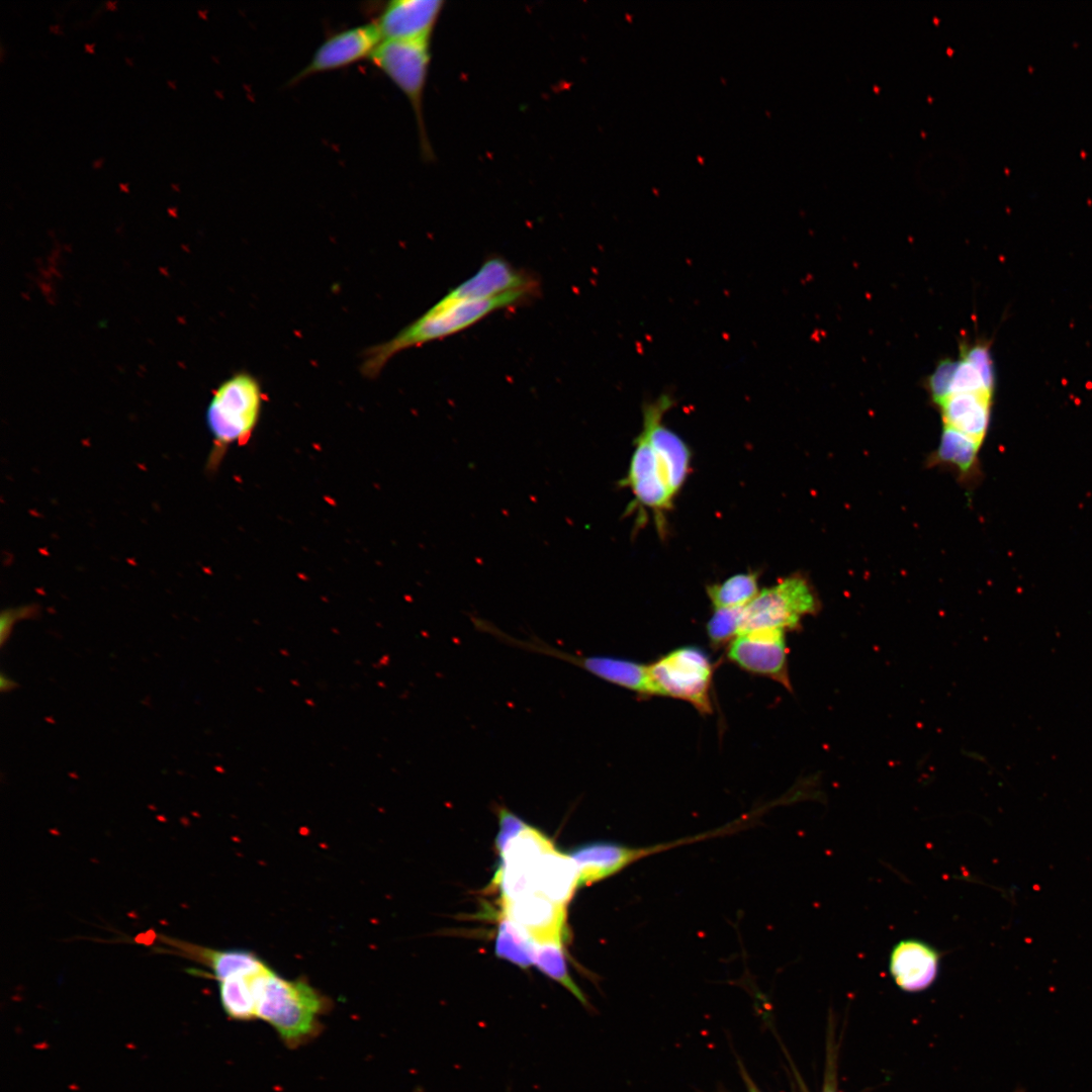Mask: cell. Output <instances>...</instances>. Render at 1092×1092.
I'll return each mask as SVG.
<instances>
[{"mask_svg": "<svg viewBox=\"0 0 1092 1092\" xmlns=\"http://www.w3.org/2000/svg\"><path fill=\"white\" fill-rule=\"evenodd\" d=\"M537 292L519 290L489 299L460 301L445 306L436 303L390 340L367 349L361 372L368 378H375L399 352L461 332L495 310L526 302Z\"/></svg>", "mask_w": 1092, "mask_h": 1092, "instance_id": "6da1fadb", "label": "cell"}, {"mask_svg": "<svg viewBox=\"0 0 1092 1092\" xmlns=\"http://www.w3.org/2000/svg\"><path fill=\"white\" fill-rule=\"evenodd\" d=\"M257 1019L274 1028L285 1045L298 1048L323 1029L321 1017L331 1010V1000L306 980H289L270 967L256 983Z\"/></svg>", "mask_w": 1092, "mask_h": 1092, "instance_id": "7a4b0ae2", "label": "cell"}, {"mask_svg": "<svg viewBox=\"0 0 1092 1092\" xmlns=\"http://www.w3.org/2000/svg\"><path fill=\"white\" fill-rule=\"evenodd\" d=\"M264 399L259 380L246 371L233 374L218 385L205 414L217 457L232 445L245 444L251 438Z\"/></svg>", "mask_w": 1092, "mask_h": 1092, "instance_id": "3957f363", "label": "cell"}, {"mask_svg": "<svg viewBox=\"0 0 1092 1092\" xmlns=\"http://www.w3.org/2000/svg\"><path fill=\"white\" fill-rule=\"evenodd\" d=\"M406 97L417 122L422 156L433 158L424 118V92L431 62V40H383L370 58Z\"/></svg>", "mask_w": 1092, "mask_h": 1092, "instance_id": "277c9868", "label": "cell"}, {"mask_svg": "<svg viewBox=\"0 0 1092 1092\" xmlns=\"http://www.w3.org/2000/svg\"><path fill=\"white\" fill-rule=\"evenodd\" d=\"M820 609L817 595L808 580L791 575L763 589L743 608L740 633L761 630H796L802 618ZM739 633V634H740Z\"/></svg>", "mask_w": 1092, "mask_h": 1092, "instance_id": "5b68a950", "label": "cell"}, {"mask_svg": "<svg viewBox=\"0 0 1092 1092\" xmlns=\"http://www.w3.org/2000/svg\"><path fill=\"white\" fill-rule=\"evenodd\" d=\"M648 669L656 696L687 701L701 713L712 712L713 663L703 649L676 648L648 665Z\"/></svg>", "mask_w": 1092, "mask_h": 1092, "instance_id": "8992f818", "label": "cell"}, {"mask_svg": "<svg viewBox=\"0 0 1092 1092\" xmlns=\"http://www.w3.org/2000/svg\"><path fill=\"white\" fill-rule=\"evenodd\" d=\"M669 394H661L643 405L642 431L657 458L664 481L674 496L685 483L691 462V452L682 439L663 424V416L672 406Z\"/></svg>", "mask_w": 1092, "mask_h": 1092, "instance_id": "52a82bcc", "label": "cell"}, {"mask_svg": "<svg viewBox=\"0 0 1092 1092\" xmlns=\"http://www.w3.org/2000/svg\"><path fill=\"white\" fill-rule=\"evenodd\" d=\"M727 656L742 669L767 676L792 692L784 630L761 629L740 633L730 642Z\"/></svg>", "mask_w": 1092, "mask_h": 1092, "instance_id": "ba28073f", "label": "cell"}, {"mask_svg": "<svg viewBox=\"0 0 1092 1092\" xmlns=\"http://www.w3.org/2000/svg\"><path fill=\"white\" fill-rule=\"evenodd\" d=\"M381 41L379 30L373 21L330 34L289 84L299 83L313 75L341 70L371 58Z\"/></svg>", "mask_w": 1092, "mask_h": 1092, "instance_id": "9c48e42d", "label": "cell"}, {"mask_svg": "<svg viewBox=\"0 0 1092 1092\" xmlns=\"http://www.w3.org/2000/svg\"><path fill=\"white\" fill-rule=\"evenodd\" d=\"M519 290L539 291V282L506 259L491 257L473 276L448 292L437 304L445 306L460 301L489 299Z\"/></svg>", "mask_w": 1092, "mask_h": 1092, "instance_id": "30bf717a", "label": "cell"}, {"mask_svg": "<svg viewBox=\"0 0 1092 1092\" xmlns=\"http://www.w3.org/2000/svg\"><path fill=\"white\" fill-rule=\"evenodd\" d=\"M442 0H392L373 21L381 40H431L444 9Z\"/></svg>", "mask_w": 1092, "mask_h": 1092, "instance_id": "8fae6325", "label": "cell"}, {"mask_svg": "<svg viewBox=\"0 0 1092 1092\" xmlns=\"http://www.w3.org/2000/svg\"><path fill=\"white\" fill-rule=\"evenodd\" d=\"M680 842L652 847H628L614 842L598 841L582 844L568 855L578 873V886H585L606 879L633 861Z\"/></svg>", "mask_w": 1092, "mask_h": 1092, "instance_id": "7c38bea8", "label": "cell"}, {"mask_svg": "<svg viewBox=\"0 0 1092 1092\" xmlns=\"http://www.w3.org/2000/svg\"><path fill=\"white\" fill-rule=\"evenodd\" d=\"M503 915L522 927L535 942H562L566 928V906L534 892L502 902Z\"/></svg>", "mask_w": 1092, "mask_h": 1092, "instance_id": "4fadbf2b", "label": "cell"}, {"mask_svg": "<svg viewBox=\"0 0 1092 1092\" xmlns=\"http://www.w3.org/2000/svg\"><path fill=\"white\" fill-rule=\"evenodd\" d=\"M622 483L630 486L636 500L644 507L655 512H663L671 508L673 496L664 481L655 453L643 432L637 437L630 468Z\"/></svg>", "mask_w": 1092, "mask_h": 1092, "instance_id": "5bb4252c", "label": "cell"}, {"mask_svg": "<svg viewBox=\"0 0 1092 1092\" xmlns=\"http://www.w3.org/2000/svg\"><path fill=\"white\" fill-rule=\"evenodd\" d=\"M938 951L919 939H904L890 953V973L896 984L908 992L928 988L939 970Z\"/></svg>", "mask_w": 1092, "mask_h": 1092, "instance_id": "9a60e30c", "label": "cell"}, {"mask_svg": "<svg viewBox=\"0 0 1092 1092\" xmlns=\"http://www.w3.org/2000/svg\"><path fill=\"white\" fill-rule=\"evenodd\" d=\"M993 393L949 394L937 405L944 427L957 430L982 445L988 429Z\"/></svg>", "mask_w": 1092, "mask_h": 1092, "instance_id": "2e32d148", "label": "cell"}, {"mask_svg": "<svg viewBox=\"0 0 1092 1092\" xmlns=\"http://www.w3.org/2000/svg\"><path fill=\"white\" fill-rule=\"evenodd\" d=\"M535 891L549 900L566 906L576 888L578 873L574 861L554 846L546 850L534 869Z\"/></svg>", "mask_w": 1092, "mask_h": 1092, "instance_id": "e0dca14e", "label": "cell"}, {"mask_svg": "<svg viewBox=\"0 0 1092 1092\" xmlns=\"http://www.w3.org/2000/svg\"><path fill=\"white\" fill-rule=\"evenodd\" d=\"M167 943L207 967L217 982L237 974L258 972L268 966L256 953L245 949H212L175 939H167Z\"/></svg>", "mask_w": 1092, "mask_h": 1092, "instance_id": "ac0fdd59", "label": "cell"}, {"mask_svg": "<svg viewBox=\"0 0 1092 1092\" xmlns=\"http://www.w3.org/2000/svg\"><path fill=\"white\" fill-rule=\"evenodd\" d=\"M231 976L218 982L219 1000L226 1015L235 1020L257 1019L256 983L267 969Z\"/></svg>", "mask_w": 1092, "mask_h": 1092, "instance_id": "d6986e66", "label": "cell"}, {"mask_svg": "<svg viewBox=\"0 0 1092 1092\" xmlns=\"http://www.w3.org/2000/svg\"><path fill=\"white\" fill-rule=\"evenodd\" d=\"M981 444L963 433L944 427L932 461L956 469L961 476H970L976 468Z\"/></svg>", "mask_w": 1092, "mask_h": 1092, "instance_id": "ffe728a7", "label": "cell"}, {"mask_svg": "<svg viewBox=\"0 0 1092 1092\" xmlns=\"http://www.w3.org/2000/svg\"><path fill=\"white\" fill-rule=\"evenodd\" d=\"M535 945L534 939L522 927L502 916L494 942L496 957L527 969L534 965Z\"/></svg>", "mask_w": 1092, "mask_h": 1092, "instance_id": "44dd1931", "label": "cell"}, {"mask_svg": "<svg viewBox=\"0 0 1092 1092\" xmlns=\"http://www.w3.org/2000/svg\"><path fill=\"white\" fill-rule=\"evenodd\" d=\"M534 965L547 977L556 981L576 997L583 1005L587 1000L567 970V964L561 942H536Z\"/></svg>", "mask_w": 1092, "mask_h": 1092, "instance_id": "7402d4cb", "label": "cell"}, {"mask_svg": "<svg viewBox=\"0 0 1092 1092\" xmlns=\"http://www.w3.org/2000/svg\"><path fill=\"white\" fill-rule=\"evenodd\" d=\"M707 593L715 608L746 606L758 595L757 574H735L720 584L710 585Z\"/></svg>", "mask_w": 1092, "mask_h": 1092, "instance_id": "603a6c76", "label": "cell"}, {"mask_svg": "<svg viewBox=\"0 0 1092 1092\" xmlns=\"http://www.w3.org/2000/svg\"><path fill=\"white\" fill-rule=\"evenodd\" d=\"M743 607L715 608L707 623V634L711 644L719 647L732 641L739 633Z\"/></svg>", "mask_w": 1092, "mask_h": 1092, "instance_id": "cb8c5ba5", "label": "cell"}, {"mask_svg": "<svg viewBox=\"0 0 1092 1092\" xmlns=\"http://www.w3.org/2000/svg\"><path fill=\"white\" fill-rule=\"evenodd\" d=\"M989 392L978 370L965 358L958 360L950 383V393Z\"/></svg>", "mask_w": 1092, "mask_h": 1092, "instance_id": "d4e9b609", "label": "cell"}, {"mask_svg": "<svg viewBox=\"0 0 1092 1092\" xmlns=\"http://www.w3.org/2000/svg\"><path fill=\"white\" fill-rule=\"evenodd\" d=\"M961 352V356L978 370L986 388L994 392V368L988 346L984 343H977L969 347L963 346Z\"/></svg>", "mask_w": 1092, "mask_h": 1092, "instance_id": "484cf974", "label": "cell"}, {"mask_svg": "<svg viewBox=\"0 0 1092 1092\" xmlns=\"http://www.w3.org/2000/svg\"><path fill=\"white\" fill-rule=\"evenodd\" d=\"M957 365L958 361L950 358H944L938 362L932 373L929 375L927 387L932 400L936 404L949 395L950 383Z\"/></svg>", "mask_w": 1092, "mask_h": 1092, "instance_id": "4316f807", "label": "cell"}, {"mask_svg": "<svg viewBox=\"0 0 1092 1092\" xmlns=\"http://www.w3.org/2000/svg\"><path fill=\"white\" fill-rule=\"evenodd\" d=\"M498 831L495 837V848L502 855L510 842L517 837L529 824L506 807L497 808Z\"/></svg>", "mask_w": 1092, "mask_h": 1092, "instance_id": "83f0119b", "label": "cell"}, {"mask_svg": "<svg viewBox=\"0 0 1092 1092\" xmlns=\"http://www.w3.org/2000/svg\"><path fill=\"white\" fill-rule=\"evenodd\" d=\"M28 610H29L28 608L17 609V610L7 609L4 612H2L1 620H0V643H1V646H3L5 644V642L8 640L14 623L18 619L25 618L26 615H31V613Z\"/></svg>", "mask_w": 1092, "mask_h": 1092, "instance_id": "f1b7e54d", "label": "cell"}, {"mask_svg": "<svg viewBox=\"0 0 1092 1092\" xmlns=\"http://www.w3.org/2000/svg\"><path fill=\"white\" fill-rule=\"evenodd\" d=\"M739 1070L747 1092H761L740 1063Z\"/></svg>", "mask_w": 1092, "mask_h": 1092, "instance_id": "f546056e", "label": "cell"}, {"mask_svg": "<svg viewBox=\"0 0 1092 1092\" xmlns=\"http://www.w3.org/2000/svg\"><path fill=\"white\" fill-rule=\"evenodd\" d=\"M16 686H17L16 682L12 678L7 676L3 672L1 673V676H0V689H1V692H3V693L10 692L13 689H15Z\"/></svg>", "mask_w": 1092, "mask_h": 1092, "instance_id": "4dcf8cb0", "label": "cell"}, {"mask_svg": "<svg viewBox=\"0 0 1092 1092\" xmlns=\"http://www.w3.org/2000/svg\"><path fill=\"white\" fill-rule=\"evenodd\" d=\"M93 48H94V44H93V43H86V44L84 46V49H85V51H87V52H89V53H93V51H94V50H93Z\"/></svg>", "mask_w": 1092, "mask_h": 1092, "instance_id": "1f68e13d", "label": "cell"}, {"mask_svg": "<svg viewBox=\"0 0 1092 1092\" xmlns=\"http://www.w3.org/2000/svg\"><path fill=\"white\" fill-rule=\"evenodd\" d=\"M824 1092H835L832 1083H827Z\"/></svg>", "mask_w": 1092, "mask_h": 1092, "instance_id": "d6a6232c", "label": "cell"}, {"mask_svg": "<svg viewBox=\"0 0 1092 1092\" xmlns=\"http://www.w3.org/2000/svg\"><path fill=\"white\" fill-rule=\"evenodd\" d=\"M102 163H103V159H98V160H95V161L93 162V167H94V168H99V167L101 166V164H102Z\"/></svg>", "mask_w": 1092, "mask_h": 1092, "instance_id": "836d02e7", "label": "cell"}, {"mask_svg": "<svg viewBox=\"0 0 1092 1092\" xmlns=\"http://www.w3.org/2000/svg\"><path fill=\"white\" fill-rule=\"evenodd\" d=\"M115 3H116L115 1H107L106 2V7L109 8V9H115Z\"/></svg>", "mask_w": 1092, "mask_h": 1092, "instance_id": "e575fe53", "label": "cell"}, {"mask_svg": "<svg viewBox=\"0 0 1092 1092\" xmlns=\"http://www.w3.org/2000/svg\"><path fill=\"white\" fill-rule=\"evenodd\" d=\"M50 29H51L52 31H54V32H58V33H59V32H61V31L59 30V26H58V25H51V26H50Z\"/></svg>", "mask_w": 1092, "mask_h": 1092, "instance_id": "d590c367", "label": "cell"}, {"mask_svg": "<svg viewBox=\"0 0 1092 1092\" xmlns=\"http://www.w3.org/2000/svg\"><path fill=\"white\" fill-rule=\"evenodd\" d=\"M127 186H128V185H127V184H124V183H120V184H119V187H120V189H121V190H123V191H125V192H127V191H128V188H127Z\"/></svg>", "mask_w": 1092, "mask_h": 1092, "instance_id": "8d00e7d4", "label": "cell"}, {"mask_svg": "<svg viewBox=\"0 0 1092 1092\" xmlns=\"http://www.w3.org/2000/svg\"><path fill=\"white\" fill-rule=\"evenodd\" d=\"M167 83H168V85H169V86H171V87H172V89H175V88H176V86H175V84H174V82H173V81H171V80H167Z\"/></svg>", "mask_w": 1092, "mask_h": 1092, "instance_id": "74e56055", "label": "cell"}, {"mask_svg": "<svg viewBox=\"0 0 1092 1092\" xmlns=\"http://www.w3.org/2000/svg\"><path fill=\"white\" fill-rule=\"evenodd\" d=\"M124 59L127 64L132 65L131 59H129L128 57H125Z\"/></svg>", "mask_w": 1092, "mask_h": 1092, "instance_id": "f35d334b", "label": "cell"}, {"mask_svg": "<svg viewBox=\"0 0 1092 1092\" xmlns=\"http://www.w3.org/2000/svg\"><path fill=\"white\" fill-rule=\"evenodd\" d=\"M171 186H172V187H173V188H174L175 190H179V187H178V185H177V184H174V183H173V184H171Z\"/></svg>", "mask_w": 1092, "mask_h": 1092, "instance_id": "ab89813d", "label": "cell"}]
</instances>
